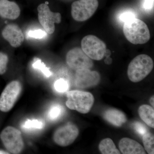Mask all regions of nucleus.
<instances>
[{
  "instance_id": "nucleus-22",
  "label": "nucleus",
  "mask_w": 154,
  "mask_h": 154,
  "mask_svg": "<svg viewBox=\"0 0 154 154\" xmlns=\"http://www.w3.org/2000/svg\"><path fill=\"white\" fill-rule=\"evenodd\" d=\"M43 123L41 121H38L36 119H33L32 120H28L25 122L23 125V127L26 129H41L43 128Z\"/></svg>"
},
{
  "instance_id": "nucleus-27",
  "label": "nucleus",
  "mask_w": 154,
  "mask_h": 154,
  "mask_svg": "<svg viewBox=\"0 0 154 154\" xmlns=\"http://www.w3.org/2000/svg\"><path fill=\"white\" fill-rule=\"evenodd\" d=\"M154 0H145L144 4V8L145 9L149 10L153 7Z\"/></svg>"
},
{
  "instance_id": "nucleus-18",
  "label": "nucleus",
  "mask_w": 154,
  "mask_h": 154,
  "mask_svg": "<svg viewBox=\"0 0 154 154\" xmlns=\"http://www.w3.org/2000/svg\"><path fill=\"white\" fill-rule=\"evenodd\" d=\"M143 142L145 149L149 154H154V137L149 132L142 136Z\"/></svg>"
},
{
  "instance_id": "nucleus-25",
  "label": "nucleus",
  "mask_w": 154,
  "mask_h": 154,
  "mask_svg": "<svg viewBox=\"0 0 154 154\" xmlns=\"http://www.w3.org/2000/svg\"><path fill=\"white\" fill-rule=\"evenodd\" d=\"M46 35V33L42 30H30L28 33V36L33 38H42Z\"/></svg>"
},
{
  "instance_id": "nucleus-5",
  "label": "nucleus",
  "mask_w": 154,
  "mask_h": 154,
  "mask_svg": "<svg viewBox=\"0 0 154 154\" xmlns=\"http://www.w3.org/2000/svg\"><path fill=\"white\" fill-rule=\"evenodd\" d=\"M82 49L91 59L100 60L105 57L107 49L104 42L94 35H88L82 39Z\"/></svg>"
},
{
  "instance_id": "nucleus-8",
  "label": "nucleus",
  "mask_w": 154,
  "mask_h": 154,
  "mask_svg": "<svg viewBox=\"0 0 154 154\" xmlns=\"http://www.w3.org/2000/svg\"><path fill=\"white\" fill-rule=\"evenodd\" d=\"M38 19L47 33L52 34L55 31V23H60L61 15L59 13H53L45 4H41L37 8Z\"/></svg>"
},
{
  "instance_id": "nucleus-1",
  "label": "nucleus",
  "mask_w": 154,
  "mask_h": 154,
  "mask_svg": "<svg viewBox=\"0 0 154 154\" xmlns=\"http://www.w3.org/2000/svg\"><path fill=\"white\" fill-rule=\"evenodd\" d=\"M123 32L127 40L134 45L145 44L150 38L149 30L146 23L136 18L125 22Z\"/></svg>"
},
{
  "instance_id": "nucleus-30",
  "label": "nucleus",
  "mask_w": 154,
  "mask_h": 154,
  "mask_svg": "<svg viewBox=\"0 0 154 154\" xmlns=\"http://www.w3.org/2000/svg\"><path fill=\"white\" fill-rule=\"evenodd\" d=\"M154 96H152L151 98H150L149 100L150 103L151 105H152V106L153 107H154Z\"/></svg>"
},
{
  "instance_id": "nucleus-28",
  "label": "nucleus",
  "mask_w": 154,
  "mask_h": 154,
  "mask_svg": "<svg viewBox=\"0 0 154 154\" xmlns=\"http://www.w3.org/2000/svg\"><path fill=\"white\" fill-rule=\"evenodd\" d=\"M112 59L110 57H106L105 60V63L107 64H110L112 63Z\"/></svg>"
},
{
  "instance_id": "nucleus-9",
  "label": "nucleus",
  "mask_w": 154,
  "mask_h": 154,
  "mask_svg": "<svg viewBox=\"0 0 154 154\" xmlns=\"http://www.w3.org/2000/svg\"><path fill=\"white\" fill-rule=\"evenodd\" d=\"M66 61L70 68L75 70L91 69L94 66V62L82 48L75 47L69 51L66 56Z\"/></svg>"
},
{
  "instance_id": "nucleus-6",
  "label": "nucleus",
  "mask_w": 154,
  "mask_h": 154,
  "mask_svg": "<svg viewBox=\"0 0 154 154\" xmlns=\"http://www.w3.org/2000/svg\"><path fill=\"white\" fill-rule=\"evenodd\" d=\"M22 91L21 83L14 81L9 83L0 96V110L8 112L14 107Z\"/></svg>"
},
{
  "instance_id": "nucleus-29",
  "label": "nucleus",
  "mask_w": 154,
  "mask_h": 154,
  "mask_svg": "<svg viewBox=\"0 0 154 154\" xmlns=\"http://www.w3.org/2000/svg\"><path fill=\"white\" fill-rule=\"evenodd\" d=\"M110 55H111V51H110V50L106 49L105 52V56L110 57Z\"/></svg>"
},
{
  "instance_id": "nucleus-31",
  "label": "nucleus",
  "mask_w": 154,
  "mask_h": 154,
  "mask_svg": "<svg viewBox=\"0 0 154 154\" xmlns=\"http://www.w3.org/2000/svg\"><path fill=\"white\" fill-rule=\"evenodd\" d=\"M9 154V153L8 152H6L5 151H4L3 150H0V154Z\"/></svg>"
},
{
  "instance_id": "nucleus-26",
  "label": "nucleus",
  "mask_w": 154,
  "mask_h": 154,
  "mask_svg": "<svg viewBox=\"0 0 154 154\" xmlns=\"http://www.w3.org/2000/svg\"><path fill=\"white\" fill-rule=\"evenodd\" d=\"M134 18H135V16L132 12H126L121 14L120 17V19L122 22H125Z\"/></svg>"
},
{
  "instance_id": "nucleus-14",
  "label": "nucleus",
  "mask_w": 154,
  "mask_h": 154,
  "mask_svg": "<svg viewBox=\"0 0 154 154\" xmlns=\"http://www.w3.org/2000/svg\"><path fill=\"white\" fill-rule=\"evenodd\" d=\"M119 147L122 154H146L145 149L140 144L129 138L125 137L122 139L119 143Z\"/></svg>"
},
{
  "instance_id": "nucleus-21",
  "label": "nucleus",
  "mask_w": 154,
  "mask_h": 154,
  "mask_svg": "<svg viewBox=\"0 0 154 154\" xmlns=\"http://www.w3.org/2000/svg\"><path fill=\"white\" fill-rule=\"evenodd\" d=\"M56 91L60 93L66 92L69 89V84L67 82L63 79L57 80L54 84Z\"/></svg>"
},
{
  "instance_id": "nucleus-19",
  "label": "nucleus",
  "mask_w": 154,
  "mask_h": 154,
  "mask_svg": "<svg viewBox=\"0 0 154 154\" xmlns=\"http://www.w3.org/2000/svg\"><path fill=\"white\" fill-rule=\"evenodd\" d=\"M33 67L34 69H37L42 72L47 77H49L52 75V73L49 70V69L47 68L44 63L39 59H36V60L32 64Z\"/></svg>"
},
{
  "instance_id": "nucleus-15",
  "label": "nucleus",
  "mask_w": 154,
  "mask_h": 154,
  "mask_svg": "<svg viewBox=\"0 0 154 154\" xmlns=\"http://www.w3.org/2000/svg\"><path fill=\"white\" fill-rule=\"evenodd\" d=\"M105 120L110 124L116 127H120L127 121L126 116L123 112L117 109H107L103 114Z\"/></svg>"
},
{
  "instance_id": "nucleus-13",
  "label": "nucleus",
  "mask_w": 154,
  "mask_h": 154,
  "mask_svg": "<svg viewBox=\"0 0 154 154\" xmlns=\"http://www.w3.org/2000/svg\"><path fill=\"white\" fill-rule=\"evenodd\" d=\"M20 8L16 3L8 0H0V17L4 19L15 20L20 15Z\"/></svg>"
},
{
  "instance_id": "nucleus-4",
  "label": "nucleus",
  "mask_w": 154,
  "mask_h": 154,
  "mask_svg": "<svg viewBox=\"0 0 154 154\" xmlns=\"http://www.w3.org/2000/svg\"><path fill=\"white\" fill-rule=\"evenodd\" d=\"M0 138L5 148L11 153L20 154L24 149L25 144L22 133L16 128H5L1 132Z\"/></svg>"
},
{
  "instance_id": "nucleus-17",
  "label": "nucleus",
  "mask_w": 154,
  "mask_h": 154,
  "mask_svg": "<svg viewBox=\"0 0 154 154\" xmlns=\"http://www.w3.org/2000/svg\"><path fill=\"white\" fill-rule=\"evenodd\" d=\"M100 152L103 154H120V152L116 148L113 141L109 138L101 141L99 146Z\"/></svg>"
},
{
  "instance_id": "nucleus-24",
  "label": "nucleus",
  "mask_w": 154,
  "mask_h": 154,
  "mask_svg": "<svg viewBox=\"0 0 154 154\" xmlns=\"http://www.w3.org/2000/svg\"><path fill=\"white\" fill-rule=\"evenodd\" d=\"M133 126L136 132L141 136L146 134V133L148 132V130L146 127L139 122H135L134 123Z\"/></svg>"
},
{
  "instance_id": "nucleus-7",
  "label": "nucleus",
  "mask_w": 154,
  "mask_h": 154,
  "mask_svg": "<svg viewBox=\"0 0 154 154\" xmlns=\"http://www.w3.org/2000/svg\"><path fill=\"white\" fill-rule=\"evenodd\" d=\"M99 6L98 0H79L72 5V17L75 21L84 22L90 19Z\"/></svg>"
},
{
  "instance_id": "nucleus-16",
  "label": "nucleus",
  "mask_w": 154,
  "mask_h": 154,
  "mask_svg": "<svg viewBox=\"0 0 154 154\" xmlns=\"http://www.w3.org/2000/svg\"><path fill=\"white\" fill-rule=\"evenodd\" d=\"M138 113L140 118L150 127L154 128V107L149 105H143L139 107Z\"/></svg>"
},
{
  "instance_id": "nucleus-11",
  "label": "nucleus",
  "mask_w": 154,
  "mask_h": 154,
  "mask_svg": "<svg viewBox=\"0 0 154 154\" xmlns=\"http://www.w3.org/2000/svg\"><path fill=\"white\" fill-rule=\"evenodd\" d=\"M100 81L101 77L98 72L87 69L76 70L75 84L77 88L82 89L92 88L98 85Z\"/></svg>"
},
{
  "instance_id": "nucleus-10",
  "label": "nucleus",
  "mask_w": 154,
  "mask_h": 154,
  "mask_svg": "<svg viewBox=\"0 0 154 154\" xmlns=\"http://www.w3.org/2000/svg\"><path fill=\"white\" fill-rule=\"evenodd\" d=\"M79 134V130L75 125L69 123L60 127L53 135L54 142L61 146H67L72 143Z\"/></svg>"
},
{
  "instance_id": "nucleus-23",
  "label": "nucleus",
  "mask_w": 154,
  "mask_h": 154,
  "mask_svg": "<svg viewBox=\"0 0 154 154\" xmlns=\"http://www.w3.org/2000/svg\"><path fill=\"white\" fill-rule=\"evenodd\" d=\"M8 61V56L4 53L0 52V75L6 72Z\"/></svg>"
},
{
  "instance_id": "nucleus-2",
  "label": "nucleus",
  "mask_w": 154,
  "mask_h": 154,
  "mask_svg": "<svg viewBox=\"0 0 154 154\" xmlns=\"http://www.w3.org/2000/svg\"><path fill=\"white\" fill-rule=\"evenodd\" d=\"M153 67V61L150 57L146 54L138 55L128 65L127 71L128 79L133 82H140L149 74Z\"/></svg>"
},
{
  "instance_id": "nucleus-12",
  "label": "nucleus",
  "mask_w": 154,
  "mask_h": 154,
  "mask_svg": "<svg viewBox=\"0 0 154 154\" xmlns=\"http://www.w3.org/2000/svg\"><path fill=\"white\" fill-rule=\"evenodd\" d=\"M3 38L8 42L12 47L18 48L21 46L25 37L21 28L14 24L6 25L2 31Z\"/></svg>"
},
{
  "instance_id": "nucleus-3",
  "label": "nucleus",
  "mask_w": 154,
  "mask_h": 154,
  "mask_svg": "<svg viewBox=\"0 0 154 154\" xmlns=\"http://www.w3.org/2000/svg\"><path fill=\"white\" fill-rule=\"evenodd\" d=\"M66 96L67 107L80 113H89L94 105V96L89 92L74 90L67 91Z\"/></svg>"
},
{
  "instance_id": "nucleus-20",
  "label": "nucleus",
  "mask_w": 154,
  "mask_h": 154,
  "mask_svg": "<svg viewBox=\"0 0 154 154\" xmlns=\"http://www.w3.org/2000/svg\"><path fill=\"white\" fill-rule=\"evenodd\" d=\"M63 111V108L61 105H55L52 106L48 112V117L51 120H55L58 118Z\"/></svg>"
}]
</instances>
